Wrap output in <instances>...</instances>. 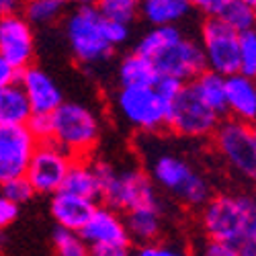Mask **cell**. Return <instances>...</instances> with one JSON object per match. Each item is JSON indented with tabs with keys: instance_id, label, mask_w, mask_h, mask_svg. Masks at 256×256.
I'll return each instance as SVG.
<instances>
[{
	"instance_id": "6da1fadb",
	"label": "cell",
	"mask_w": 256,
	"mask_h": 256,
	"mask_svg": "<svg viewBox=\"0 0 256 256\" xmlns=\"http://www.w3.org/2000/svg\"><path fill=\"white\" fill-rule=\"evenodd\" d=\"M256 226V203L244 195H220L203 205V230L207 238L228 242L240 250Z\"/></svg>"
},
{
	"instance_id": "7a4b0ae2",
	"label": "cell",
	"mask_w": 256,
	"mask_h": 256,
	"mask_svg": "<svg viewBox=\"0 0 256 256\" xmlns=\"http://www.w3.org/2000/svg\"><path fill=\"white\" fill-rule=\"evenodd\" d=\"M92 166L98 178L100 199H104V203L115 211H130L158 201L150 174L138 168L117 170L109 162H96Z\"/></svg>"
},
{
	"instance_id": "3957f363",
	"label": "cell",
	"mask_w": 256,
	"mask_h": 256,
	"mask_svg": "<svg viewBox=\"0 0 256 256\" xmlns=\"http://www.w3.org/2000/svg\"><path fill=\"white\" fill-rule=\"evenodd\" d=\"M100 136L96 115L80 102H62L52 113V140L72 158H88Z\"/></svg>"
},
{
	"instance_id": "277c9868",
	"label": "cell",
	"mask_w": 256,
	"mask_h": 256,
	"mask_svg": "<svg viewBox=\"0 0 256 256\" xmlns=\"http://www.w3.org/2000/svg\"><path fill=\"white\" fill-rule=\"evenodd\" d=\"M150 178L188 207H203L211 199L207 180L174 154H156L150 160Z\"/></svg>"
},
{
	"instance_id": "5b68a950",
	"label": "cell",
	"mask_w": 256,
	"mask_h": 256,
	"mask_svg": "<svg viewBox=\"0 0 256 256\" xmlns=\"http://www.w3.org/2000/svg\"><path fill=\"white\" fill-rule=\"evenodd\" d=\"M106 16L96 6H80L66 18V37L74 58L84 64L104 62L113 54V44L106 37Z\"/></svg>"
},
{
	"instance_id": "8992f818",
	"label": "cell",
	"mask_w": 256,
	"mask_h": 256,
	"mask_svg": "<svg viewBox=\"0 0 256 256\" xmlns=\"http://www.w3.org/2000/svg\"><path fill=\"white\" fill-rule=\"evenodd\" d=\"M222 115L216 113L211 106L197 94L193 82H184L178 94L170 100L166 127L174 134L184 138H205L213 136L220 125Z\"/></svg>"
},
{
	"instance_id": "52a82bcc",
	"label": "cell",
	"mask_w": 256,
	"mask_h": 256,
	"mask_svg": "<svg viewBox=\"0 0 256 256\" xmlns=\"http://www.w3.org/2000/svg\"><path fill=\"white\" fill-rule=\"evenodd\" d=\"M119 115L136 130L156 132L166 127L170 100L156 86H121L115 96Z\"/></svg>"
},
{
	"instance_id": "ba28073f",
	"label": "cell",
	"mask_w": 256,
	"mask_h": 256,
	"mask_svg": "<svg viewBox=\"0 0 256 256\" xmlns=\"http://www.w3.org/2000/svg\"><path fill=\"white\" fill-rule=\"evenodd\" d=\"M80 234L88 246V252L96 256H125L132 246V236L127 232L125 220H121L109 205L94 207Z\"/></svg>"
},
{
	"instance_id": "9c48e42d",
	"label": "cell",
	"mask_w": 256,
	"mask_h": 256,
	"mask_svg": "<svg viewBox=\"0 0 256 256\" xmlns=\"http://www.w3.org/2000/svg\"><path fill=\"white\" fill-rule=\"evenodd\" d=\"M213 142L226 162L242 176L256 180V142L252 136V125L228 119L220 121L213 132Z\"/></svg>"
},
{
	"instance_id": "30bf717a",
	"label": "cell",
	"mask_w": 256,
	"mask_h": 256,
	"mask_svg": "<svg viewBox=\"0 0 256 256\" xmlns=\"http://www.w3.org/2000/svg\"><path fill=\"white\" fill-rule=\"evenodd\" d=\"M70 162H72V156L62 146H58L54 140L37 142L35 150L31 154V160L27 164L25 176L29 178L35 193L52 195L62 188V182L66 178Z\"/></svg>"
},
{
	"instance_id": "8fae6325",
	"label": "cell",
	"mask_w": 256,
	"mask_h": 256,
	"mask_svg": "<svg viewBox=\"0 0 256 256\" xmlns=\"http://www.w3.org/2000/svg\"><path fill=\"white\" fill-rule=\"evenodd\" d=\"M238 35L220 16H207L201 27V48L209 70L224 76L238 72Z\"/></svg>"
},
{
	"instance_id": "7c38bea8",
	"label": "cell",
	"mask_w": 256,
	"mask_h": 256,
	"mask_svg": "<svg viewBox=\"0 0 256 256\" xmlns=\"http://www.w3.org/2000/svg\"><path fill=\"white\" fill-rule=\"evenodd\" d=\"M150 60L154 62L160 76H174L182 82L193 80L207 68L201 44L190 37H184L182 33L168 41Z\"/></svg>"
},
{
	"instance_id": "4fadbf2b",
	"label": "cell",
	"mask_w": 256,
	"mask_h": 256,
	"mask_svg": "<svg viewBox=\"0 0 256 256\" xmlns=\"http://www.w3.org/2000/svg\"><path fill=\"white\" fill-rule=\"evenodd\" d=\"M35 146L37 140L27 123H0V184L25 174Z\"/></svg>"
},
{
	"instance_id": "5bb4252c",
	"label": "cell",
	"mask_w": 256,
	"mask_h": 256,
	"mask_svg": "<svg viewBox=\"0 0 256 256\" xmlns=\"http://www.w3.org/2000/svg\"><path fill=\"white\" fill-rule=\"evenodd\" d=\"M0 56L16 70L31 66L35 56V39L31 23L18 12L0 16Z\"/></svg>"
},
{
	"instance_id": "9a60e30c",
	"label": "cell",
	"mask_w": 256,
	"mask_h": 256,
	"mask_svg": "<svg viewBox=\"0 0 256 256\" xmlns=\"http://www.w3.org/2000/svg\"><path fill=\"white\" fill-rule=\"evenodd\" d=\"M20 86L25 88L33 113H54L64 102L58 82L35 66H27L18 74Z\"/></svg>"
},
{
	"instance_id": "2e32d148",
	"label": "cell",
	"mask_w": 256,
	"mask_h": 256,
	"mask_svg": "<svg viewBox=\"0 0 256 256\" xmlns=\"http://www.w3.org/2000/svg\"><path fill=\"white\" fill-rule=\"evenodd\" d=\"M226 113L232 119L256 123V78L242 72L226 76Z\"/></svg>"
},
{
	"instance_id": "e0dca14e",
	"label": "cell",
	"mask_w": 256,
	"mask_h": 256,
	"mask_svg": "<svg viewBox=\"0 0 256 256\" xmlns=\"http://www.w3.org/2000/svg\"><path fill=\"white\" fill-rule=\"evenodd\" d=\"M52 216L56 220L58 226L68 228V230H76L80 232L84 228V224L88 222V218L94 211V201L80 197L76 193H70V190H56L52 193Z\"/></svg>"
},
{
	"instance_id": "ac0fdd59",
	"label": "cell",
	"mask_w": 256,
	"mask_h": 256,
	"mask_svg": "<svg viewBox=\"0 0 256 256\" xmlns=\"http://www.w3.org/2000/svg\"><path fill=\"white\" fill-rule=\"evenodd\" d=\"M125 226L130 232L132 240L140 244L154 242L158 238V234L162 230V207L160 203H150V205H142L136 209L127 211Z\"/></svg>"
},
{
	"instance_id": "d6986e66",
	"label": "cell",
	"mask_w": 256,
	"mask_h": 256,
	"mask_svg": "<svg viewBox=\"0 0 256 256\" xmlns=\"http://www.w3.org/2000/svg\"><path fill=\"white\" fill-rule=\"evenodd\" d=\"M64 190H70L80 197H86L96 201L100 197L98 178L94 172V166L88 162V158H72L70 168L66 172V178L62 182Z\"/></svg>"
},
{
	"instance_id": "ffe728a7",
	"label": "cell",
	"mask_w": 256,
	"mask_h": 256,
	"mask_svg": "<svg viewBox=\"0 0 256 256\" xmlns=\"http://www.w3.org/2000/svg\"><path fill=\"white\" fill-rule=\"evenodd\" d=\"M160 74L150 58L140 52L125 56L119 64V82L121 86H154Z\"/></svg>"
},
{
	"instance_id": "44dd1931",
	"label": "cell",
	"mask_w": 256,
	"mask_h": 256,
	"mask_svg": "<svg viewBox=\"0 0 256 256\" xmlns=\"http://www.w3.org/2000/svg\"><path fill=\"white\" fill-rule=\"evenodd\" d=\"M188 0H142L140 12L152 27L158 25H178L190 12Z\"/></svg>"
},
{
	"instance_id": "7402d4cb",
	"label": "cell",
	"mask_w": 256,
	"mask_h": 256,
	"mask_svg": "<svg viewBox=\"0 0 256 256\" xmlns=\"http://www.w3.org/2000/svg\"><path fill=\"white\" fill-rule=\"evenodd\" d=\"M33 115L31 102L20 82H12L0 90V123L23 125Z\"/></svg>"
},
{
	"instance_id": "603a6c76",
	"label": "cell",
	"mask_w": 256,
	"mask_h": 256,
	"mask_svg": "<svg viewBox=\"0 0 256 256\" xmlns=\"http://www.w3.org/2000/svg\"><path fill=\"white\" fill-rule=\"evenodd\" d=\"M190 82H193L197 94L211 106L213 111L224 117L226 115V76L205 68Z\"/></svg>"
},
{
	"instance_id": "cb8c5ba5",
	"label": "cell",
	"mask_w": 256,
	"mask_h": 256,
	"mask_svg": "<svg viewBox=\"0 0 256 256\" xmlns=\"http://www.w3.org/2000/svg\"><path fill=\"white\" fill-rule=\"evenodd\" d=\"M218 16L238 33L256 27L252 0H228L226 6L222 8V12Z\"/></svg>"
},
{
	"instance_id": "d4e9b609",
	"label": "cell",
	"mask_w": 256,
	"mask_h": 256,
	"mask_svg": "<svg viewBox=\"0 0 256 256\" xmlns=\"http://www.w3.org/2000/svg\"><path fill=\"white\" fill-rule=\"evenodd\" d=\"M66 4L62 0H27L23 6V16L31 25H50L62 16Z\"/></svg>"
},
{
	"instance_id": "484cf974",
	"label": "cell",
	"mask_w": 256,
	"mask_h": 256,
	"mask_svg": "<svg viewBox=\"0 0 256 256\" xmlns=\"http://www.w3.org/2000/svg\"><path fill=\"white\" fill-rule=\"evenodd\" d=\"M54 248L60 256H86L88 254V246L84 242L82 234L76 230H68L58 226V230L54 232Z\"/></svg>"
},
{
	"instance_id": "4316f807",
	"label": "cell",
	"mask_w": 256,
	"mask_h": 256,
	"mask_svg": "<svg viewBox=\"0 0 256 256\" xmlns=\"http://www.w3.org/2000/svg\"><path fill=\"white\" fill-rule=\"evenodd\" d=\"M238 72L256 78V27L238 35Z\"/></svg>"
},
{
	"instance_id": "83f0119b",
	"label": "cell",
	"mask_w": 256,
	"mask_h": 256,
	"mask_svg": "<svg viewBox=\"0 0 256 256\" xmlns=\"http://www.w3.org/2000/svg\"><path fill=\"white\" fill-rule=\"evenodd\" d=\"M140 2L142 0H96L94 6L102 16L130 25L140 12Z\"/></svg>"
},
{
	"instance_id": "f1b7e54d",
	"label": "cell",
	"mask_w": 256,
	"mask_h": 256,
	"mask_svg": "<svg viewBox=\"0 0 256 256\" xmlns=\"http://www.w3.org/2000/svg\"><path fill=\"white\" fill-rule=\"evenodd\" d=\"M0 195L14 201L16 205H20V203H27L35 195V188L31 186L29 178L23 174V176H14V178L0 184Z\"/></svg>"
},
{
	"instance_id": "f546056e",
	"label": "cell",
	"mask_w": 256,
	"mask_h": 256,
	"mask_svg": "<svg viewBox=\"0 0 256 256\" xmlns=\"http://www.w3.org/2000/svg\"><path fill=\"white\" fill-rule=\"evenodd\" d=\"M27 127L37 142L52 140V113H33L27 121Z\"/></svg>"
},
{
	"instance_id": "4dcf8cb0",
	"label": "cell",
	"mask_w": 256,
	"mask_h": 256,
	"mask_svg": "<svg viewBox=\"0 0 256 256\" xmlns=\"http://www.w3.org/2000/svg\"><path fill=\"white\" fill-rule=\"evenodd\" d=\"M104 29H106V37H109V41L113 44V48L125 44V41L130 39V25H127V23H121V20L106 18Z\"/></svg>"
},
{
	"instance_id": "1f68e13d",
	"label": "cell",
	"mask_w": 256,
	"mask_h": 256,
	"mask_svg": "<svg viewBox=\"0 0 256 256\" xmlns=\"http://www.w3.org/2000/svg\"><path fill=\"white\" fill-rule=\"evenodd\" d=\"M182 84H184V82H182L180 78H174V76H160L154 86L158 88V92H160L162 96H166L168 100H172V98L178 94V90L182 88Z\"/></svg>"
},
{
	"instance_id": "d6a6232c",
	"label": "cell",
	"mask_w": 256,
	"mask_h": 256,
	"mask_svg": "<svg viewBox=\"0 0 256 256\" xmlns=\"http://www.w3.org/2000/svg\"><path fill=\"white\" fill-rule=\"evenodd\" d=\"M18 216V205L0 195V228H8Z\"/></svg>"
},
{
	"instance_id": "836d02e7",
	"label": "cell",
	"mask_w": 256,
	"mask_h": 256,
	"mask_svg": "<svg viewBox=\"0 0 256 256\" xmlns=\"http://www.w3.org/2000/svg\"><path fill=\"white\" fill-rule=\"evenodd\" d=\"M226 2L228 0H188L190 6L201 10L207 16H218L222 12V8L226 6Z\"/></svg>"
},
{
	"instance_id": "e575fe53",
	"label": "cell",
	"mask_w": 256,
	"mask_h": 256,
	"mask_svg": "<svg viewBox=\"0 0 256 256\" xmlns=\"http://www.w3.org/2000/svg\"><path fill=\"white\" fill-rule=\"evenodd\" d=\"M203 254H207V256H236L238 252H236V248H234V246H230L228 242L209 238V242L203 248Z\"/></svg>"
},
{
	"instance_id": "d590c367",
	"label": "cell",
	"mask_w": 256,
	"mask_h": 256,
	"mask_svg": "<svg viewBox=\"0 0 256 256\" xmlns=\"http://www.w3.org/2000/svg\"><path fill=\"white\" fill-rule=\"evenodd\" d=\"M18 74H20V70H16L8 60H4L2 56H0V88H4V86H8V84L16 82Z\"/></svg>"
},
{
	"instance_id": "8d00e7d4",
	"label": "cell",
	"mask_w": 256,
	"mask_h": 256,
	"mask_svg": "<svg viewBox=\"0 0 256 256\" xmlns=\"http://www.w3.org/2000/svg\"><path fill=\"white\" fill-rule=\"evenodd\" d=\"M138 254H142V256H174V254H178V250L164 248V244L148 242V244H142V248L138 250Z\"/></svg>"
},
{
	"instance_id": "74e56055",
	"label": "cell",
	"mask_w": 256,
	"mask_h": 256,
	"mask_svg": "<svg viewBox=\"0 0 256 256\" xmlns=\"http://www.w3.org/2000/svg\"><path fill=\"white\" fill-rule=\"evenodd\" d=\"M238 254H244V256H256V226L252 228V232L248 234V238H246L244 244L240 246Z\"/></svg>"
},
{
	"instance_id": "f35d334b",
	"label": "cell",
	"mask_w": 256,
	"mask_h": 256,
	"mask_svg": "<svg viewBox=\"0 0 256 256\" xmlns=\"http://www.w3.org/2000/svg\"><path fill=\"white\" fill-rule=\"evenodd\" d=\"M18 6H20V0H0V16L16 12Z\"/></svg>"
},
{
	"instance_id": "ab89813d",
	"label": "cell",
	"mask_w": 256,
	"mask_h": 256,
	"mask_svg": "<svg viewBox=\"0 0 256 256\" xmlns=\"http://www.w3.org/2000/svg\"><path fill=\"white\" fill-rule=\"evenodd\" d=\"M64 4H70V6H74V8H80V6H94L96 4V0H62Z\"/></svg>"
},
{
	"instance_id": "60d3db41",
	"label": "cell",
	"mask_w": 256,
	"mask_h": 256,
	"mask_svg": "<svg viewBox=\"0 0 256 256\" xmlns=\"http://www.w3.org/2000/svg\"><path fill=\"white\" fill-rule=\"evenodd\" d=\"M252 136H254V142H256V123H252Z\"/></svg>"
},
{
	"instance_id": "b9f144b4",
	"label": "cell",
	"mask_w": 256,
	"mask_h": 256,
	"mask_svg": "<svg viewBox=\"0 0 256 256\" xmlns=\"http://www.w3.org/2000/svg\"><path fill=\"white\" fill-rule=\"evenodd\" d=\"M252 8H254V20H256V0H252Z\"/></svg>"
},
{
	"instance_id": "7bdbcfd3",
	"label": "cell",
	"mask_w": 256,
	"mask_h": 256,
	"mask_svg": "<svg viewBox=\"0 0 256 256\" xmlns=\"http://www.w3.org/2000/svg\"><path fill=\"white\" fill-rule=\"evenodd\" d=\"M0 244H2V228H0Z\"/></svg>"
},
{
	"instance_id": "ee69618b",
	"label": "cell",
	"mask_w": 256,
	"mask_h": 256,
	"mask_svg": "<svg viewBox=\"0 0 256 256\" xmlns=\"http://www.w3.org/2000/svg\"><path fill=\"white\" fill-rule=\"evenodd\" d=\"M254 203H256V199H254Z\"/></svg>"
},
{
	"instance_id": "f6af8a7d",
	"label": "cell",
	"mask_w": 256,
	"mask_h": 256,
	"mask_svg": "<svg viewBox=\"0 0 256 256\" xmlns=\"http://www.w3.org/2000/svg\"><path fill=\"white\" fill-rule=\"evenodd\" d=\"M0 90H2V88H0Z\"/></svg>"
}]
</instances>
